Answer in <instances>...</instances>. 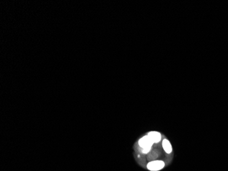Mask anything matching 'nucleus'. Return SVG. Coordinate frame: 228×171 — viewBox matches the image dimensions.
<instances>
[{"mask_svg": "<svg viewBox=\"0 0 228 171\" xmlns=\"http://www.w3.org/2000/svg\"><path fill=\"white\" fill-rule=\"evenodd\" d=\"M153 144H154V143L148 136H146L141 138L139 140V145L141 148V153H143V154H146V153H149L150 151Z\"/></svg>", "mask_w": 228, "mask_h": 171, "instance_id": "nucleus-1", "label": "nucleus"}, {"mask_svg": "<svg viewBox=\"0 0 228 171\" xmlns=\"http://www.w3.org/2000/svg\"><path fill=\"white\" fill-rule=\"evenodd\" d=\"M162 144H163V147L164 150H165V151L167 153H170L172 151V148L169 140L165 139V140H163Z\"/></svg>", "mask_w": 228, "mask_h": 171, "instance_id": "nucleus-4", "label": "nucleus"}, {"mask_svg": "<svg viewBox=\"0 0 228 171\" xmlns=\"http://www.w3.org/2000/svg\"><path fill=\"white\" fill-rule=\"evenodd\" d=\"M165 166V163L163 161L156 160L150 162L147 164V168L148 169L151 171H157L163 169Z\"/></svg>", "mask_w": 228, "mask_h": 171, "instance_id": "nucleus-2", "label": "nucleus"}, {"mask_svg": "<svg viewBox=\"0 0 228 171\" xmlns=\"http://www.w3.org/2000/svg\"><path fill=\"white\" fill-rule=\"evenodd\" d=\"M150 138L152 139L154 143H157L161 140V135L160 133L157 132H150L148 134Z\"/></svg>", "mask_w": 228, "mask_h": 171, "instance_id": "nucleus-3", "label": "nucleus"}]
</instances>
